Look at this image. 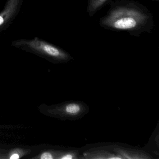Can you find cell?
Segmentation results:
<instances>
[{
  "label": "cell",
  "mask_w": 159,
  "mask_h": 159,
  "mask_svg": "<svg viewBox=\"0 0 159 159\" xmlns=\"http://www.w3.org/2000/svg\"><path fill=\"white\" fill-rule=\"evenodd\" d=\"M104 24L116 30H136L143 25L145 16L139 10L112 9Z\"/></svg>",
  "instance_id": "obj_1"
},
{
  "label": "cell",
  "mask_w": 159,
  "mask_h": 159,
  "mask_svg": "<svg viewBox=\"0 0 159 159\" xmlns=\"http://www.w3.org/2000/svg\"><path fill=\"white\" fill-rule=\"evenodd\" d=\"M15 45L26 46L39 54L53 59H64L66 57L65 53L57 47L37 38L30 40L16 42Z\"/></svg>",
  "instance_id": "obj_2"
},
{
  "label": "cell",
  "mask_w": 159,
  "mask_h": 159,
  "mask_svg": "<svg viewBox=\"0 0 159 159\" xmlns=\"http://www.w3.org/2000/svg\"><path fill=\"white\" fill-rule=\"evenodd\" d=\"M21 4V0H8L5 9L0 13V30L15 16Z\"/></svg>",
  "instance_id": "obj_3"
},
{
  "label": "cell",
  "mask_w": 159,
  "mask_h": 159,
  "mask_svg": "<svg viewBox=\"0 0 159 159\" xmlns=\"http://www.w3.org/2000/svg\"><path fill=\"white\" fill-rule=\"evenodd\" d=\"M108 0H88V11L90 15H93L97 11L105 4Z\"/></svg>",
  "instance_id": "obj_4"
},
{
  "label": "cell",
  "mask_w": 159,
  "mask_h": 159,
  "mask_svg": "<svg viewBox=\"0 0 159 159\" xmlns=\"http://www.w3.org/2000/svg\"><path fill=\"white\" fill-rule=\"evenodd\" d=\"M65 111L68 114H77L80 111V107L78 104L71 103L66 107Z\"/></svg>",
  "instance_id": "obj_5"
},
{
  "label": "cell",
  "mask_w": 159,
  "mask_h": 159,
  "mask_svg": "<svg viewBox=\"0 0 159 159\" xmlns=\"http://www.w3.org/2000/svg\"><path fill=\"white\" fill-rule=\"evenodd\" d=\"M39 158L40 159H53L52 154L49 152H44L40 155Z\"/></svg>",
  "instance_id": "obj_6"
},
{
  "label": "cell",
  "mask_w": 159,
  "mask_h": 159,
  "mask_svg": "<svg viewBox=\"0 0 159 159\" xmlns=\"http://www.w3.org/2000/svg\"><path fill=\"white\" fill-rule=\"evenodd\" d=\"M20 158V154L16 153V152H14V153L11 154L10 157H9L10 159H18Z\"/></svg>",
  "instance_id": "obj_7"
},
{
  "label": "cell",
  "mask_w": 159,
  "mask_h": 159,
  "mask_svg": "<svg viewBox=\"0 0 159 159\" xmlns=\"http://www.w3.org/2000/svg\"><path fill=\"white\" fill-rule=\"evenodd\" d=\"M72 158V156L70 154H67V155H65L61 158L62 159H71Z\"/></svg>",
  "instance_id": "obj_8"
}]
</instances>
